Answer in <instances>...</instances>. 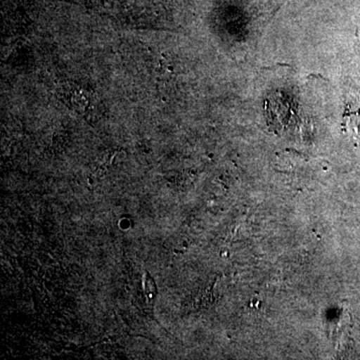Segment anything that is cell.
Masks as SVG:
<instances>
[{"label":"cell","instance_id":"6da1fadb","mask_svg":"<svg viewBox=\"0 0 360 360\" xmlns=\"http://www.w3.org/2000/svg\"><path fill=\"white\" fill-rule=\"evenodd\" d=\"M350 129L352 136L360 146V112L350 113Z\"/></svg>","mask_w":360,"mask_h":360}]
</instances>
